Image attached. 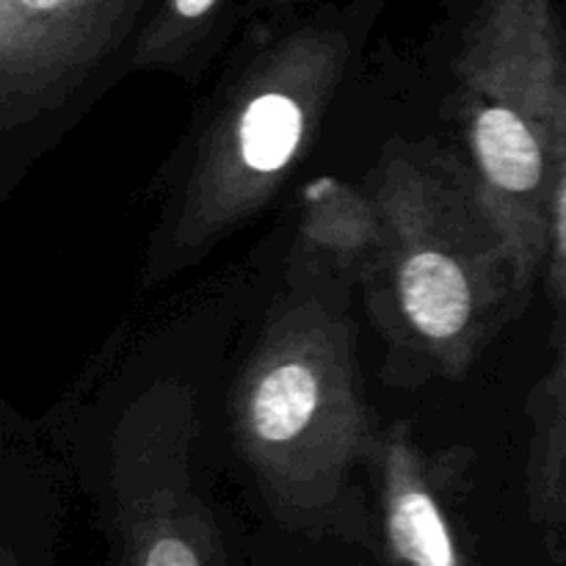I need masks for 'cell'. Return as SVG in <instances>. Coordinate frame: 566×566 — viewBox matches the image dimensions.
Here are the masks:
<instances>
[{
	"instance_id": "7a4b0ae2",
	"label": "cell",
	"mask_w": 566,
	"mask_h": 566,
	"mask_svg": "<svg viewBox=\"0 0 566 566\" xmlns=\"http://www.w3.org/2000/svg\"><path fill=\"white\" fill-rule=\"evenodd\" d=\"M243 462L282 520L324 523L354 470L374 462V434L354 329L310 296L282 310L260 337L232 396Z\"/></svg>"
},
{
	"instance_id": "52a82bcc",
	"label": "cell",
	"mask_w": 566,
	"mask_h": 566,
	"mask_svg": "<svg viewBox=\"0 0 566 566\" xmlns=\"http://www.w3.org/2000/svg\"><path fill=\"white\" fill-rule=\"evenodd\" d=\"M551 280L558 304L556 357L534 398L531 503L534 514L566 545V61L562 122L556 144V182L551 219Z\"/></svg>"
},
{
	"instance_id": "3957f363",
	"label": "cell",
	"mask_w": 566,
	"mask_h": 566,
	"mask_svg": "<svg viewBox=\"0 0 566 566\" xmlns=\"http://www.w3.org/2000/svg\"><path fill=\"white\" fill-rule=\"evenodd\" d=\"M348 55L346 31L304 25L249 61L199 136L158 232L153 276L202 258L276 197L313 144Z\"/></svg>"
},
{
	"instance_id": "6da1fadb",
	"label": "cell",
	"mask_w": 566,
	"mask_h": 566,
	"mask_svg": "<svg viewBox=\"0 0 566 566\" xmlns=\"http://www.w3.org/2000/svg\"><path fill=\"white\" fill-rule=\"evenodd\" d=\"M370 193L381 247L365 285L381 326L442 374H468L528 291L473 169L431 144H401Z\"/></svg>"
},
{
	"instance_id": "9c48e42d",
	"label": "cell",
	"mask_w": 566,
	"mask_h": 566,
	"mask_svg": "<svg viewBox=\"0 0 566 566\" xmlns=\"http://www.w3.org/2000/svg\"><path fill=\"white\" fill-rule=\"evenodd\" d=\"M381 247V219L374 193L337 177L310 182L298 205L296 254L332 274L365 276Z\"/></svg>"
},
{
	"instance_id": "277c9868",
	"label": "cell",
	"mask_w": 566,
	"mask_h": 566,
	"mask_svg": "<svg viewBox=\"0 0 566 566\" xmlns=\"http://www.w3.org/2000/svg\"><path fill=\"white\" fill-rule=\"evenodd\" d=\"M564 61L553 0H481L457 59L468 164L525 287L551 254Z\"/></svg>"
},
{
	"instance_id": "ba28073f",
	"label": "cell",
	"mask_w": 566,
	"mask_h": 566,
	"mask_svg": "<svg viewBox=\"0 0 566 566\" xmlns=\"http://www.w3.org/2000/svg\"><path fill=\"white\" fill-rule=\"evenodd\" d=\"M385 566H468L437 495L434 475L407 426H392L376 451Z\"/></svg>"
},
{
	"instance_id": "5b68a950",
	"label": "cell",
	"mask_w": 566,
	"mask_h": 566,
	"mask_svg": "<svg viewBox=\"0 0 566 566\" xmlns=\"http://www.w3.org/2000/svg\"><path fill=\"white\" fill-rule=\"evenodd\" d=\"M193 398L175 385L144 392L111 451L114 566H227L213 512L191 475Z\"/></svg>"
},
{
	"instance_id": "8992f818",
	"label": "cell",
	"mask_w": 566,
	"mask_h": 566,
	"mask_svg": "<svg viewBox=\"0 0 566 566\" xmlns=\"http://www.w3.org/2000/svg\"><path fill=\"white\" fill-rule=\"evenodd\" d=\"M138 0H0V125L64 103L119 44Z\"/></svg>"
},
{
	"instance_id": "30bf717a",
	"label": "cell",
	"mask_w": 566,
	"mask_h": 566,
	"mask_svg": "<svg viewBox=\"0 0 566 566\" xmlns=\"http://www.w3.org/2000/svg\"><path fill=\"white\" fill-rule=\"evenodd\" d=\"M221 0H166L158 20L147 28L138 44V64L166 66L180 61L199 36L202 22L219 9Z\"/></svg>"
}]
</instances>
